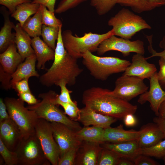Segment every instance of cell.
<instances>
[{
    "instance_id": "38",
    "label": "cell",
    "mask_w": 165,
    "mask_h": 165,
    "mask_svg": "<svg viewBox=\"0 0 165 165\" xmlns=\"http://www.w3.org/2000/svg\"><path fill=\"white\" fill-rule=\"evenodd\" d=\"M87 0H61L54 13L61 14L73 8Z\"/></svg>"
},
{
    "instance_id": "16",
    "label": "cell",
    "mask_w": 165,
    "mask_h": 165,
    "mask_svg": "<svg viewBox=\"0 0 165 165\" xmlns=\"http://www.w3.org/2000/svg\"><path fill=\"white\" fill-rule=\"evenodd\" d=\"M96 143L82 141L77 152L75 162L76 165H97L103 147Z\"/></svg>"
},
{
    "instance_id": "55",
    "label": "cell",
    "mask_w": 165,
    "mask_h": 165,
    "mask_svg": "<svg viewBox=\"0 0 165 165\" xmlns=\"http://www.w3.org/2000/svg\"><path fill=\"white\" fill-rule=\"evenodd\" d=\"M165 1V0H164Z\"/></svg>"
},
{
    "instance_id": "19",
    "label": "cell",
    "mask_w": 165,
    "mask_h": 165,
    "mask_svg": "<svg viewBox=\"0 0 165 165\" xmlns=\"http://www.w3.org/2000/svg\"><path fill=\"white\" fill-rule=\"evenodd\" d=\"M140 131V135L138 140L142 148L152 146L164 139L162 130L154 122L143 125Z\"/></svg>"
},
{
    "instance_id": "44",
    "label": "cell",
    "mask_w": 165,
    "mask_h": 165,
    "mask_svg": "<svg viewBox=\"0 0 165 165\" xmlns=\"http://www.w3.org/2000/svg\"><path fill=\"white\" fill-rule=\"evenodd\" d=\"M28 78L24 79L16 82L13 89L17 93L31 92L28 84Z\"/></svg>"
},
{
    "instance_id": "25",
    "label": "cell",
    "mask_w": 165,
    "mask_h": 165,
    "mask_svg": "<svg viewBox=\"0 0 165 165\" xmlns=\"http://www.w3.org/2000/svg\"><path fill=\"white\" fill-rule=\"evenodd\" d=\"M1 11L4 18V23L0 31V53L5 51L10 45L15 43V33L12 32L15 25L10 20V13L2 8Z\"/></svg>"
},
{
    "instance_id": "30",
    "label": "cell",
    "mask_w": 165,
    "mask_h": 165,
    "mask_svg": "<svg viewBox=\"0 0 165 165\" xmlns=\"http://www.w3.org/2000/svg\"><path fill=\"white\" fill-rule=\"evenodd\" d=\"M60 27H56L44 25L42 26L41 36L43 41L54 50L56 47V42L58 37Z\"/></svg>"
},
{
    "instance_id": "10",
    "label": "cell",
    "mask_w": 165,
    "mask_h": 165,
    "mask_svg": "<svg viewBox=\"0 0 165 165\" xmlns=\"http://www.w3.org/2000/svg\"><path fill=\"white\" fill-rule=\"evenodd\" d=\"M110 51L119 52L124 57L128 56L132 52L143 55L145 53L144 43L141 40L131 41L130 39L117 37L114 35L102 41L97 52L98 55L101 56Z\"/></svg>"
},
{
    "instance_id": "51",
    "label": "cell",
    "mask_w": 165,
    "mask_h": 165,
    "mask_svg": "<svg viewBox=\"0 0 165 165\" xmlns=\"http://www.w3.org/2000/svg\"><path fill=\"white\" fill-rule=\"evenodd\" d=\"M118 165H134L133 161L125 158H121Z\"/></svg>"
},
{
    "instance_id": "1",
    "label": "cell",
    "mask_w": 165,
    "mask_h": 165,
    "mask_svg": "<svg viewBox=\"0 0 165 165\" xmlns=\"http://www.w3.org/2000/svg\"><path fill=\"white\" fill-rule=\"evenodd\" d=\"M62 26L60 27L53 62L46 72L39 77L40 83L47 87L57 86L62 81H65L69 86L73 85L77 78L83 71L78 64L77 59L71 56L64 46L61 36Z\"/></svg>"
},
{
    "instance_id": "15",
    "label": "cell",
    "mask_w": 165,
    "mask_h": 165,
    "mask_svg": "<svg viewBox=\"0 0 165 165\" xmlns=\"http://www.w3.org/2000/svg\"><path fill=\"white\" fill-rule=\"evenodd\" d=\"M0 139L9 150L13 152L23 139L18 127L10 118L0 122Z\"/></svg>"
},
{
    "instance_id": "42",
    "label": "cell",
    "mask_w": 165,
    "mask_h": 165,
    "mask_svg": "<svg viewBox=\"0 0 165 165\" xmlns=\"http://www.w3.org/2000/svg\"><path fill=\"white\" fill-rule=\"evenodd\" d=\"M134 165H158L159 163L150 158L149 156L143 154L137 156L133 160Z\"/></svg>"
},
{
    "instance_id": "53",
    "label": "cell",
    "mask_w": 165,
    "mask_h": 165,
    "mask_svg": "<svg viewBox=\"0 0 165 165\" xmlns=\"http://www.w3.org/2000/svg\"><path fill=\"white\" fill-rule=\"evenodd\" d=\"M163 161H164V164H165V157L163 158Z\"/></svg>"
},
{
    "instance_id": "6",
    "label": "cell",
    "mask_w": 165,
    "mask_h": 165,
    "mask_svg": "<svg viewBox=\"0 0 165 165\" xmlns=\"http://www.w3.org/2000/svg\"><path fill=\"white\" fill-rule=\"evenodd\" d=\"M108 25L112 27L114 34L127 39L144 29L152 27L141 16L127 8H123L108 20Z\"/></svg>"
},
{
    "instance_id": "3",
    "label": "cell",
    "mask_w": 165,
    "mask_h": 165,
    "mask_svg": "<svg viewBox=\"0 0 165 165\" xmlns=\"http://www.w3.org/2000/svg\"><path fill=\"white\" fill-rule=\"evenodd\" d=\"M58 94L55 91L50 90L41 93L38 97L41 99L37 103L29 105L26 108L34 111L38 118L45 119L49 122H56L63 124L75 132L82 128L77 121L68 117L66 114L59 109L56 103Z\"/></svg>"
},
{
    "instance_id": "48",
    "label": "cell",
    "mask_w": 165,
    "mask_h": 165,
    "mask_svg": "<svg viewBox=\"0 0 165 165\" xmlns=\"http://www.w3.org/2000/svg\"><path fill=\"white\" fill-rule=\"evenodd\" d=\"M123 119L125 125L127 127L134 126L137 123V120L133 114H129L126 115Z\"/></svg>"
},
{
    "instance_id": "28",
    "label": "cell",
    "mask_w": 165,
    "mask_h": 165,
    "mask_svg": "<svg viewBox=\"0 0 165 165\" xmlns=\"http://www.w3.org/2000/svg\"><path fill=\"white\" fill-rule=\"evenodd\" d=\"M40 4L26 2L18 5L11 16L18 21L22 27L24 22L30 16L38 11Z\"/></svg>"
},
{
    "instance_id": "47",
    "label": "cell",
    "mask_w": 165,
    "mask_h": 165,
    "mask_svg": "<svg viewBox=\"0 0 165 165\" xmlns=\"http://www.w3.org/2000/svg\"><path fill=\"white\" fill-rule=\"evenodd\" d=\"M4 100L0 98V122L10 118Z\"/></svg>"
},
{
    "instance_id": "4",
    "label": "cell",
    "mask_w": 165,
    "mask_h": 165,
    "mask_svg": "<svg viewBox=\"0 0 165 165\" xmlns=\"http://www.w3.org/2000/svg\"><path fill=\"white\" fill-rule=\"evenodd\" d=\"M83 64L96 79L105 81L111 75L124 72L131 62L112 57H101L87 51L82 55Z\"/></svg>"
},
{
    "instance_id": "20",
    "label": "cell",
    "mask_w": 165,
    "mask_h": 165,
    "mask_svg": "<svg viewBox=\"0 0 165 165\" xmlns=\"http://www.w3.org/2000/svg\"><path fill=\"white\" fill-rule=\"evenodd\" d=\"M140 133V130H125L123 125L120 124L115 127H110L105 129L104 141L105 142L119 143L137 140Z\"/></svg>"
},
{
    "instance_id": "45",
    "label": "cell",
    "mask_w": 165,
    "mask_h": 165,
    "mask_svg": "<svg viewBox=\"0 0 165 165\" xmlns=\"http://www.w3.org/2000/svg\"><path fill=\"white\" fill-rule=\"evenodd\" d=\"M17 95L19 98L30 105L35 104L40 101L37 100L31 92L18 93Z\"/></svg>"
},
{
    "instance_id": "24",
    "label": "cell",
    "mask_w": 165,
    "mask_h": 165,
    "mask_svg": "<svg viewBox=\"0 0 165 165\" xmlns=\"http://www.w3.org/2000/svg\"><path fill=\"white\" fill-rule=\"evenodd\" d=\"M14 29L15 31V43L24 61L28 57L35 53L31 46L32 39L19 23L15 25Z\"/></svg>"
},
{
    "instance_id": "39",
    "label": "cell",
    "mask_w": 165,
    "mask_h": 165,
    "mask_svg": "<svg viewBox=\"0 0 165 165\" xmlns=\"http://www.w3.org/2000/svg\"><path fill=\"white\" fill-rule=\"evenodd\" d=\"M79 147L72 148L60 157L58 165H74Z\"/></svg>"
},
{
    "instance_id": "8",
    "label": "cell",
    "mask_w": 165,
    "mask_h": 165,
    "mask_svg": "<svg viewBox=\"0 0 165 165\" xmlns=\"http://www.w3.org/2000/svg\"><path fill=\"white\" fill-rule=\"evenodd\" d=\"M18 165H50L35 133L23 139L15 151Z\"/></svg>"
},
{
    "instance_id": "22",
    "label": "cell",
    "mask_w": 165,
    "mask_h": 165,
    "mask_svg": "<svg viewBox=\"0 0 165 165\" xmlns=\"http://www.w3.org/2000/svg\"><path fill=\"white\" fill-rule=\"evenodd\" d=\"M31 46L37 58V68L38 69H44L45 64L47 61L54 60L55 51L42 40L39 37H36L32 39Z\"/></svg>"
},
{
    "instance_id": "32",
    "label": "cell",
    "mask_w": 165,
    "mask_h": 165,
    "mask_svg": "<svg viewBox=\"0 0 165 165\" xmlns=\"http://www.w3.org/2000/svg\"><path fill=\"white\" fill-rule=\"evenodd\" d=\"M39 9L43 25L56 27L62 26V22L55 16L54 12L50 11L45 6L41 4L40 5Z\"/></svg>"
},
{
    "instance_id": "21",
    "label": "cell",
    "mask_w": 165,
    "mask_h": 165,
    "mask_svg": "<svg viewBox=\"0 0 165 165\" xmlns=\"http://www.w3.org/2000/svg\"><path fill=\"white\" fill-rule=\"evenodd\" d=\"M37 58L35 53L26 57L23 62L18 66L16 71L12 75V88L17 82L31 77H39V74L36 70L35 64Z\"/></svg>"
},
{
    "instance_id": "41",
    "label": "cell",
    "mask_w": 165,
    "mask_h": 165,
    "mask_svg": "<svg viewBox=\"0 0 165 165\" xmlns=\"http://www.w3.org/2000/svg\"><path fill=\"white\" fill-rule=\"evenodd\" d=\"M32 1V0H0V4L6 7L10 14H12L15 11L18 5Z\"/></svg>"
},
{
    "instance_id": "5",
    "label": "cell",
    "mask_w": 165,
    "mask_h": 165,
    "mask_svg": "<svg viewBox=\"0 0 165 165\" xmlns=\"http://www.w3.org/2000/svg\"><path fill=\"white\" fill-rule=\"evenodd\" d=\"M114 34L112 29L103 34L91 32L86 33L82 37L73 35L72 31L67 30L62 32L64 46L68 53L77 59L82 58L87 51H97L101 43L106 38Z\"/></svg>"
},
{
    "instance_id": "26",
    "label": "cell",
    "mask_w": 165,
    "mask_h": 165,
    "mask_svg": "<svg viewBox=\"0 0 165 165\" xmlns=\"http://www.w3.org/2000/svg\"><path fill=\"white\" fill-rule=\"evenodd\" d=\"M117 4L130 7L135 13H140L151 11L165 5L164 0H118Z\"/></svg>"
},
{
    "instance_id": "14",
    "label": "cell",
    "mask_w": 165,
    "mask_h": 165,
    "mask_svg": "<svg viewBox=\"0 0 165 165\" xmlns=\"http://www.w3.org/2000/svg\"><path fill=\"white\" fill-rule=\"evenodd\" d=\"M143 55L136 53L133 55L132 62L124 72L123 75L138 77L144 80L149 79L156 72L154 64L148 62Z\"/></svg>"
},
{
    "instance_id": "31",
    "label": "cell",
    "mask_w": 165,
    "mask_h": 165,
    "mask_svg": "<svg viewBox=\"0 0 165 165\" xmlns=\"http://www.w3.org/2000/svg\"><path fill=\"white\" fill-rule=\"evenodd\" d=\"M120 158L114 151L103 147L99 156L97 165H118Z\"/></svg>"
},
{
    "instance_id": "13",
    "label": "cell",
    "mask_w": 165,
    "mask_h": 165,
    "mask_svg": "<svg viewBox=\"0 0 165 165\" xmlns=\"http://www.w3.org/2000/svg\"><path fill=\"white\" fill-rule=\"evenodd\" d=\"M149 90L140 95L138 102L143 105L149 102L151 109L157 116L160 105L165 98V91L161 87L158 79L157 72H155L149 79Z\"/></svg>"
},
{
    "instance_id": "17",
    "label": "cell",
    "mask_w": 165,
    "mask_h": 165,
    "mask_svg": "<svg viewBox=\"0 0 165 165\" xmlns=\"http://www.w3.org/2000/svg\"><path fill=\"white\" fill-rule=\"evenodd\" d=\"M117 119L97 112L90 108L85 106L80 109L79 121L84 127L90 125L100 127L104 129L111 127Z\"/></svg>"
},
{
    "instance_id": "7",
    "label": "cell",
    "mask_w": 165,
    "mask_h": 165,
    "mask_svg": "<svg viewBox=\"0 0 165 165\" xmlns=\"http://www.w3.org/2000/svg\"><path fill=\"white\" fill-rule=\"evenodd\" d=\"M4 100L10 117L18 127L23 139L35 134L38 119L35 112L25 107L24 102L19 98L6 97Z\"/></svg>"
},
{
    "instance_id": "33",
    "label": "cell",
    "mask_w": 165,
    "mask_h": 165,
    "mask_svg": "<svg viewBox=\"0 0 165 165\" xmlns=\"http://www.w3.org/2000/svg\"><path fill=\"white\" fill-rule=\"evenodd\" d=\"M118 0H90L91 5L99 15L105 14L117 4Z\"/></svg>"
},
{
    "instance_id": "9",
    "label": "cell",
    "mask_w": 165,
    "mask_h": 165,
    "mask_svg": "<svg viewBox=\"0 0 165 165\" xmlns=\"http://www.w3.org/2000/svg\"><path fill=\"white\" fill-rule=\"evenodd\" d=\"M35 131L45 154L51 164L58 165L60 150L53 137L50 122L45 119L38 118Z\"/></svg>"
},
{
    "instance_id": "40",
    "label": "cell",
    "mask_w": 165,
    "mask_h": 165,
    "mask_svg": "<svg viewBox=\"0 0 165 165\" xmlns=\"http://www.w3.org/2000/svg\"><path fill=\"white\" fill-rule=\"evenodd\" d=\"M12 75L5 72L0 65V81L1 87L3 89L8 90L12 88Z\"/></svg>"
},
{
    "instance_id": "12",
    "label": "cell",
    "mask_w": 165,
    "mask_h": 165,
    "mask_svg": "<svg viewBox=\"0 0 165 165\" xmlns=\"http://www.w3.org/2000/svg\"><path fill=\"white\" fill-rule=\"evenodd\" d=\"M50 123L53 137L59 148L60 157L68 150L81 145L82 141L77 138L75 132L72 129L61 123Z\"/></svg>"
},
{
    "instance_id": "49",
    "label": "cell",
    "mask_w": 165,
    "mask_h": 165,
    "mask_svg": "<svg viewBox=\"0 0 165 165\" xmlns=\"http://www.w3.org/2000/svg\"><path fill=\"white\" fill-rule=\"evenodd\" d=\"M153 121L156 123L160 128L165 139V119L157 116L153 118Z\"/></svg>"
},
{
    "instance_id": "35",
    "label": "cell",
    "mask_w": 165,
    "mask_h": 165,
    "mask_svg": "<svg viewBox=\"0 0 165 165\" xmlns=\"http://www.w3.org/2000/svg\"><path fill=\"white\" fill-rule=\"evenodd\" d=\"M0 154L6 165H18L17 156L15 152L9 150L0 139Z\"/></svg>"
},
{
    "instance_id": "52",
    "label": "cell",
    "mask_w": 165,
    "mask_h": 165,
    "mask_svg": "<svg viewBox=\"0 0 165 165\" xmlns=\"http://www.w3.org/2000/svg\"><path fill=\"white\" fill-rule=\"evenodd\" d=\"M158 81L162 88L165 90V77Z\"/></svg>"
},
{
    "instance_id": "50",
    "label": "cell",
    "mask_w": 165,
    "mask_h": 165,
    "mask_svg": "<svg viewBox=\"0 0 165 165\" xmlns=\"http://www.w3.org/2000/svg\"><path fill=\"white\" fill-rule=\"evenodd\" d=\"M157 116L165 119V98L160 105Z\"/></svg>"
},
{
    "instance_id": "11",
    "label": "cell",
    "mask_w": 165,
    "mask_h": 165,
    "mask_svg": "<svg viewBox=\"0 0 165 165\" xmlns=\"http://www.w3.org/2000/svg\"><path fill=\"white\" fill-rule=\"evenodd\" d=\"M115 84L112 94L128 101L147 91L148 88L143 79L123 74L117 79Z\"/></svg>"
},
{
    "instance_id": "23",
    "label": "cell",
    "mask_w": 165,
    "mask_h": 165,
    "mask_svg": "<svg viewBox=\"0 0 165 165\" xmlns=\"http://www.w3.org/2000/svg\"><path fill=\"white\" fill-rule=\"evenodd\" d=\"M15 43L10 45L0 54V65L6 72L11 74L16 71L24 60L17 51Z\"/></svg>"
},
{
    "instance_id": "34",
    "label": "cell",
    "mask_w": 165,
    "mask_h": 165,
    "mask_svg": "<svg viewBox=\"0 0 165 165\" xmlns=\"http://www.w3.org/2000/svg\"><path fill=\"white\" fill-rule=\"evenodd\" d=\"M142 154L158 158L165 157V139L150 147L142 148Z\"/></svg>"
},
{
    "instance_id": "54",
    "label": "cell",
    "mask_w": 165,
    "mask_h": 165,
    "mask_svg": "<svg viewBox=\"0 0 165 165\" xmlns=\"http://www.w3.org/2000/svg\"><path fill=\"white\" fill-rule=\"evenodd\" d=\"M33 0H32V1Z\"/></svg>"
},
{
    "instance_id": "36",
    "label": "cell",
    "mask_w": 165,
    "mask_h": 165,
    "mask_svg": "<svg viewBox=\"0 0 165 165\" xmlns=\"http://www.w3.org/2000/svg\"><path fill=\"white\" fill-rule=\"evenodd\" d=\"M63 108L64 113L72 120L79 121L80 109L78 107L77 102L74 101L72 103H62L60 104Z\"/></svg>"
},
{
    "instance_id": "2",
    "label": "cell",
    "mask_w": 165,
    "mask_h": 165,
    "mask_svg": "<svg viewBox=\"0 0 165 165\" xmlns=\"http://www.w3.org/2000/svg\"><path fill=\"white\" fill-rule=\"evenodd\" d=\"M82 101L97 112L117 119H123L129 114H134L138 109L137 105L113 95L112 90L99 87L85 90Z\"/></svg>"
},
{
    "instance_id": "27",
    "label": "cell",
    "mask_w": 165,
    "mask_h": 165,
    "mask_svg": "<svg viewBox=\"0 0 165 165\" xmlns=\"http://www.w3.org/2000/svg\"><path fill=\"white\" fill-rule=\"evenodd\" d=\"M105 129L92 126L82 127L75 132L77 138L81 141L98 143L102 144L104 143Z\"/></svg>"
},
{
    "instance_id": "43",
    "label": "cell",
    "mask_w": 165,
    "mask_h": 165,
    "mask_svg": "<svg viewBox=\"0 0 165 165\" xmlns=\"http://www.w3.org/2000/svg\"><path fill=\"white\" fill-rule=\"evenodd\" d=\"M159 46L160 48L163 50L162 51L159 52H157L154 50L152 46H148V50L152 55L146 57L147 60L154 57H159L165 59V35L160 42Z\"/></svg>"
},
{
    "instance_id": "37",
    "label": "cell",
    "mask_w": 165,
    "mask_h": 165,
    "mask_svg": "<svg viewBox=\"0 0 165 165\" xmlns=\"http://www.w3.org/2000/svg\"><path fill=\"white\" fill-rule=\"evenodd\" d=\"M67 85L65 81H62L57 86H59L61 90V93L60 94H58L56 99L57 104L59 105L62 103H72L74 102L70 96V93L72 91L67 88Z\"/></svg>"
},
{
    "instance_id": "29",
    "label": "cell",
    "mask_w": 165,
    "mask_h": 165,
    "mask_svg": "<svg viewBox=\"0 0 165 165\" xmlns=\"http://www.w3.org/2000/svg\"><path fill=\"white\" fill-rule=\"evenodd\" d=\"M42 25L39 8L32 17H29L26 21L22 28L30 37L34 38L41 36Z\"/></svg>"
},
{
    "instance_id": "46",
    "label": "cell",
    "mask_w": 165,
    "mask_h": 165,
    "mask_svg": "<svg viewBox=\"0 0 165 165\" xmlns=\"http://www.w3.org/2000/svg\"><path fill=\"white\" fill-rule=\"evenodd\" d=\"M56 0H33L32 3H37L45 6L50 11L54 12Z\"/></svg>"
},
{
    "instance_id": "18",
    "label": "cell",
    "mask_w": 165,
    "mask_h": 165,
    "mask_svg": "<svg viewBox=\"0 0 165 165\" xmlns=\"http://www.w3.org/2000/svg\"><path fill=\"white\" fill-rule=\"evenodd\" d=\"M103 147L111 150L118 154L121 158L133 161L142 154V148L138 140L119 143L105 142Z\"/></svg>"
}]
</instances>
